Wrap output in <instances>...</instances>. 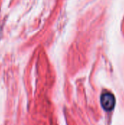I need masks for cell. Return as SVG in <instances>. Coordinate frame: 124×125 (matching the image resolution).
I'll return each instance as SVG.
<instances>
[{"mask_svg":"<svg viewBox=\"0 0 124 125\" xmlns=\"http://www.w3.org/2000/svg\"><path fill=\"white\" fill-rule=\"evenodd\" d=\"M101 105L105 111L113 110L115 105V99L113 94L108 92L103 93L101 97Z\"/></svg>","mask_w":124,"mask_h":125,"instance_id":"cell-1","label":"cell"}]
</instances>
